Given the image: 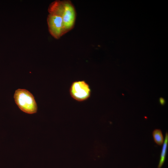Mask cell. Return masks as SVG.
Listing matches in <instances>:
<instances>
[{
	"label": "cell",
	"mask_w": 168,
	"mask_h": 168,
	"mask_svg": "<svg viewBox=\"0 0 168 168\" xmlns=\"http://www.w3.org/2000/svg\"><path fill=\"white\" fill-rule=\"evenodd\" d=\"M48 11L49 14L61 17L65 34L73 28L76 13L74 7L70 1H54L49 5Z\"/></svg>",
	"instance_id": "1"
},
{
	"label": "cell",
	"mask_w": 168,
	"mask_h": 168,
	"mask_svg": "<svg viewBox=\"0 0 168 168\" xmlns=\"http://www.w3.org/2000/svg\"><path fill=\"white\" fill-rule=\"evenodd\" d=\"M14 97L16 104L23 111L29 114L36 112V102L32 94L28 91L18 89L15 92Z\"/></svg>",
	"instance_id": "2"
},
{
	"label": "cell",
	"mask_w": 168,
	"mask_h": 168,
	"mask_svg": "<svg viewBox=\"0 0 168 168\" xmlns=\"http://www.w3.org/2000/svg\"><path fill=\"white\" fill-rule=\"evenodd\" d=\"M69 93L71 97L74 100L82 102L87 100L90 97L91 89L89 84L85 81H77L72 83Z\"/></svg>",
	"instance_id": "3"
},
{
	"label": "cell",
	"mask_w": 168,
	"mask_h": 168,
	"mask_svg": "<svg viewBox=\"0 0 168 168\" xmlns=\"http://www.w3.org/2000/svg\"><path fill=\"white\" fill-rule=\"evenodd\" d=\"M47 22L49 32L55 39H59L65 34L63 20L60 16L49 14Z\"/></svg>",
	"instance_id": "4"
},
{
	"label": "cell",
	"mask_w": 168,
	"mask_h": 168,
	"mask_svg": "<svg viewBox=\"0 0 168 168\" xmlns=\"http://www.w3.org/2000/svg\"><path fill=\"white\" fill-rule=\"evenodd\" d=\"M168 143V134L166 132L165 140L163 143V145L160 155V160L158 166V168H161L165 160Z\"/></svg>",
	"instance_id": "5"
},
{
	"label": "cell",
	"mask_w": 168,
	"mask_h": 168,
	"mask_svg": "<svg viewBox=\"0 0 168 168\" xmlns=\"http://www.w3.org/2000/svg\"><path fill=\"white\" fill-rule=\"evenodd\" d=\"M152 136L155 142L157 144L161 145L164 142V138L162 132L160 129H156L152 132Z\"/></svg>",
	"instance_id": "6"
},
{
	"label": "cell",
	"mask_w": 168,
	"mask_h": 168,
	"mask_svg": "<svg viewBox=\"0 0 168 168\" xmlns=\"http://www.w3.org/2000/svg\"><path fill=\"white\" fill-rule=\"evenodd\" d=\"M160 103L162 105H163L165 104V100H164L162 98H161L160 99Z\"/></svg>",
	"instance_id": "7"
}]
</instances>
